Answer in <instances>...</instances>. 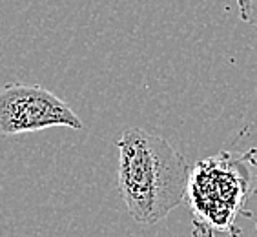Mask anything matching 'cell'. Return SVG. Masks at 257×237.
Instances as JSON below:
<instances>
[{
	"label": "cell",
	"instance_id": "1",
	"mask_svg": "<svg viewBox=\"0 0 257 237\" xmlns=\"http://www.w3.org/2000/svg\"><path fill=\"white\" fill-rule=\"evenodd\" d=\"M115 144L117 181L126 210L139 224H157L186 197V159L164 137L143 128H126Z\"/></svg>",
	"mask_w": 257,
	"mask_h": 237
},
{
	"label": "cell",
	"instance_id": "2",
	"mask_svg": "<svg viewBox=\"0 0 257 237\" xmlns=\"http://www.w3.org/2000/svg\"><path fill=\"white\" fill-rule=\"evenodd\" d=\"M257 150L221 152L199 161L190 168L186 197L192 210L195 237L226 233L237 237V217H252L248 199L252 195V168Z\"/></svg>",
	"mask_w": 257,
	"mask_h": 237
},
{
	"label": "cell",
	"instance_id": "3",
	"mask_svg": "<svg viewBox=\"0 0 257 237\" xmlns=\"http://www.w3.org/2000/svg\"><path fill=\"white\" fill-rule=\"evenodd\" d=\"M48 128L82 130L73 109L39 84L8 82L0 86V139Z\"/></svg>",
	"mask_w": 257,
	"mask_h": 237
},
{
	"label": "cell",
	"instance_id": "4",
	"mask_svg": "<svg viewBox=\"0 0 257 237\" xmlns=\"http://www.w3.org/2000/svg\"><path fill=\"white\" fill-rule=\"evenodd\" d=\"M237 10L242 22L257 28V0H237Z\"/></svg>",
	"mask_w": 257,
	"mask_h": 237
}]
</instances>
